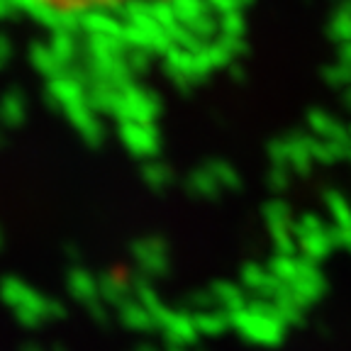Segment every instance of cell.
<instances>
[{"mask_svg": "<svg viewBox=\"0 0 351 351\" xmlns=\"http://www.w3.org/2000/svg\"><path fill=\"white\" fill-rule=\"evenodd\" d=\"M195 0H17L47 27L103 44H156Z\"/></svg>", "mask_w": 351, "mask_h": 351, "instance_id": "1", "label": "cell"}]
</instances>
